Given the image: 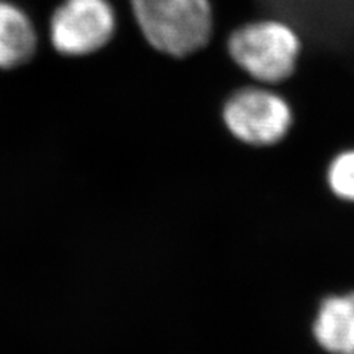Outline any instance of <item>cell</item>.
Instances as JSON below:
<instances>
[{"label":"cell","mask_w":354,"mask_h":354,"mask_svg":"<svg viewBox=\"0 0 354 354\" xmlns=\"http://www.w3.org/2000/svg\"><path fill=\"white\" fill-rule=\"evenodd\" d=\"M131 6L143 36L173 57L199 50L212 36L208 0H131Z\"/></svg>","instance_id":"cell-1"},{"label":"cell","mask_w":354,"mask_h":354,"mask_svg":"<svg viewBox=\"0 0 354 354\" xmlns=\"http://www.w3.org/2000/svg\"><path fill=\"white\" fill-rule=\"evenodd\" d=\"M227 48L232 59L254 79L276 83L292 74L300 40L282 22L260 21L232 32Z\"/></svg>","instance_id":"cell-2"},{"label":"cell","mask_w":354,"mask_h":354,"mask_svg":"<svg viewBox=\"0 0 354 354\" xmlns=\"http://www.w3.org/2000/svg\"><path fill=\"white\" fill-rule=\"evenodd\" d=\"M225 123L234 135L250 145H272L291 126V109L283 99L263 88H242L225 105Z\"/></svg>","instance_id":"cell-3"},{"label":"cell","mask_w":354,"mask_h":354,"mask_svg":"<svg viewBox=\"0 0 354 354\" xmlns=\"http://www.w3.org/2000/svg\"><path fill=\"white\" fill-rule=\"evenodd\" d=\"M115 17L106 0H65L50 21L52 43L65 55L101 49L114 35Z\"/></svg>","instance_id":"cell-4"},{"label":"cell","mask_w":354,"mask_h":354,"mask_svg":"<svg viewBox=\"0 0 354 354\" xmlns=\"http://www.w3.org/2000/svg\"><path fill=\"white\" fill-rule=\"evenodd\" d=\"M310 332L326 354H354V290L320 298Z\"/></svg>","instance_id":"cell-5"},{"label":"cell","mask_w":354,"mask_h":354,"mask_svg":"<svg viewBox=\"0 0 354 354\" xmlns=\"http://www.w3.org/2000/svg\"><path fill=\"white\" fill-rule=\"evenodd\" d=\"M37 36L31 21L15 5L0 0V68L28 61L36 50Z\"/></svg>","instance_id":"cell-6"},{"label":"cell","mask_w":354,"mask_h":354,"mask_svg":"<svg viewBox=\"0 0 354 354\" xmlns=\"http://www.w3.org/2000/svg\"><path fill=\"white\" fill-rule=\"evenodd\" d=\"M328 185L337 198L354 203V151L339 153L328 169Z\"/></svg>","instance_id":"cell-7"}]
</instances>
